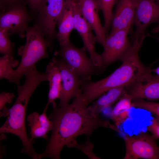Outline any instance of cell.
<instances>
[{
    "mask_svg": "<svg viewBox=\"0 0 159 159\" xmlns=\"http://www.w3.org/2000/svg\"><path fill=\"white\" fill-rule=\"evenodd\" d=\"M74 1L82 15L94 31L97 42L103 46L107 35L99 16L98 11L100 10L97 0H77Z\"/></svg>",
    "mask_w": 159,
    "mask_h": 159,
    "instance_id": "cell-13",
    "label": "cell"
},
{
    "mask_svg": "<svg viewBox=\"0 0 159 159\" xmlns=\"http://www.w3.org/2000/svg\"><path fill=\"white\" fill-rule=\"evenodd\" d=\"M145 38L143 37L132 42L131 48L120 65L110 75L97 81H82L81 94L87 105L111 89L127 87L152 74L150 67L144 65L139 57V51Z\"/></svg>",
    "mask_w": 159,
    "mask_h": 159,
    "instance_id": "cell-2",
    "label": "cell"
},
{
    "mask_svg": "<svg viewBox=\"0 0 159 159\" xmlns=\"http://www.w3.org/2000/svg\"><path fill=\"white\" fill-rule=\"evenodd\" d=\"M131 31L129 29H121L107 36L102 46L104 50L100 54L103 71L109 65L117 61L122 62L132 46L127 37Z\"/></svg>",
    "mask_w": 159,
    "mask_h": 159,
    "instance_id": "cell-7",
    "label": "cell"
},
{
    "mask_svg": "<svg viewBox=\"0 0 159 159\" xmlns=\"http://www.w3.org/2000/svg\"><path fill=\"white\" fill-rule=\"evenodd\" d=\"M67 147L69 148H74L78 149L85 154L90 159H100L94 153V144L88 139L83 144H79L77 143L76 140H74L70 143Z\"/></svg>",
    "mask_w": 159,
    "mask_h": 159,
    "instance_id": "cell-25",
    "label": "cell"
},
{
    "mask_svg": "<svg viewBox=\"0 0 159 159\" xmlns=\"http://www.w3.org/2000/svg\"><path fill=\"white\" fill-rule=\"evenodd\" d=\"M147 128V130L154 138L156 139H159V118L156 117H154Z\"/></svg>",
    "mask_w": 159,
    "mask_h": 159,
    "instance_id": "cell-26",
    "label": "cell"
},
{
    "mask_svg": "<svg viewBox=\"0 0 159 159\" xmlns=\"http://www.w3.org/2000/svg\"><path fill=\"white\" fill-rule=\"evenodd\" d=\"M138 0L117 1L113 13L110 33L125 29L131 31Z\"/></svg>",
    "mask_w": 159,
    "mask_h": 159,
    "instance_id": "cell-14",
    "label": "cell"
},
{
    "mask_svg": "<svg viewBox=\"0 0 159 159\" xmlns=\"http://www.w3.org/2000/svg\"><path fill=\"white\" fill-rule=\"evenodd\" d=\"M14 97L12 93L2 92L0 94V110L5 107L6 104L11 103Z\"/></svg>",
    "mask_w": 159,
    "mask_h": 159,
    "instance_id": "cell-27",
    "label": "cell"
},
{
    "mask_svg": "<svg viewBox=\"0 0 159 159\" xmlns=\"http://www.w3.org/2000/svg\"><path fill=\"white\" fill-rule=\"evenodd\" d=\"M25 44L18 50L21 57L17 68L14 70L7 80L9 82L19 85L21 78L30 68L36 66L40 59L47 58V48L50 44L40 28L36 24L28 27L26 30Z\"/></svg>",
    "mask_w": 159,
    "mask_h": 159,
    "instance_id": "cell-3",
    "label": "cell"
},
{
    "mask_svg": "<svg viewBox=\"0 0 159 159\" xmlns=\"http://www.w3.org/2000/svg\"><path fill=\"white\" fill-rule=\"evenodd\" d=\"M132 101L131 98L126 92L119 99L112 111L111 118L118 131V127L129 117L130 110L132 107Z\"/></svg>",
    "mask_w": 159,
    "mask_h": 159,
    "instance_id": "cell-20",
    "label": "cell"
},
{
    "mask_svg": "<svg viewBox=\"0 0 159 159\" xmlns=\"http://www.w3.org/2000/svg\"><path fill=\"white\" fill-rule=\"evenodd\" d=\"M31 18L22 0L7 8L0 14V30L10 35L16 33L21 38L26 32Z\"/></svg>",
    "mask_w": 159,
    "mask_h": 159,
    "instance_id": "cell-8",
    "label": "cell"
},
{
    "mask_svg": "<svg viewBox=\"0 0 159 159\" xmlns=\"http://www.w3.org/2000/svg\"><path fill=\"white\" fill-rule=\"evenodd\" d=\"M117 1V0H97L99 9L103 14V26L106 34L110 27L113 7Z\"/></svg>",
    "mask_w": 159,
    "mask_h": 159,
    "instance_id": "cell-21",
    "label": "cell"
},
{
    "mask_svg": "<svg viewBox=\"0 0 159 159\" xmlns=\"http://www.w3.org/2000/svg\"><path fill=\"white\" fill-rule=\"evenodd\" d=\"M74 1H76V0H74Z\"/></svg>",
    "mask_w": 159,
    "mask_h": 159,
    "instance_id": "cell-33",
    "label": "cell"
},
{
    "mask_svg": "<svg viewBox=\"0 0 159 159\" xmlns=\"http://www.w3.org/2000/svg\"><path fill=\"white\" fill-rule=\"evenodd\" d=\"M52 61L58 67L61 73L62 87L59 107H61L68 104L69 101L76 96L80 90L82 81L62 59L53 58Z\"/></svg>",
    "mask_w": 159,
    "mask_h": 159,
    "instance_id": "cell-12",
    "label": "cell"
},
{
    "mask_svg": "<svg viewBox=\"0 0 159 159\" xmlns=\"http://www.w3.org/2000/svg\"><path fill=\"white\" fill-rule=\"evenodd\" d=\"M127 87H121L111 89L99 97L91 105L88 107L93 116H97L104 110L110 107L127 92Z\"/></svg>",
    "mask_w": 159,
    "mask_h": 159,
    "instance_id": "cell-18",
    "label": "cell"
},
{
    "mask_svg": "<svg viewBox=\"0 0 159 159\" xmlns=\"http://www.w3.org/2000/svg\"><path fill=\"white\" fill-rule=\"evenodd\" d=\"M30 8L34 11L38 12L42 0H26Z\"/></svg>",
    "mask_w": 159,
    "mask_h": 159,
    "instance_id": "cell-29",
    "label": "cell"
},
{
    "mask_svg": "<svg viewBox=\"0 0 159 159\" xmlns=\"http://www.w3.org/2000/svg\"><path fill=\"white\" fill-rule=\"evenodd\" d=\"M126 93L132 100H159V76L152 74L136 82L127 87Z\"/></svg>",
    "mask_w": 159,
    "mask_h": 159,
    "instance_id": "cell-15",
    "label": "cell"
},
{
    "mask_svg": "<svg viewBox=\"0 0 159 159\" xmlns=\"http://www.w3.org/2000/svg\"><path fill=\"white\" fill-rule=\"evenodd\" d=\"M45 72L48 76L49 90L48 100L46 106L48 107L50 104H52L55 100L60 97L62 87L61 77L58 67L52 61L47 65Z\"/></svg>",
    "mask_w": 159,
    "mask_h": 159,
    "instance_id": "cell-19",
    "label": "cell"
},
{
    "mask_svg": "<svg viewBox=\"0 0 159 159\" xmlns=\"http://www.w3.org/2000/svg\"><path fill=\"white\" fill-rule=\"evenodd\" d=\"M159 32V24L155 27L153 29L152 33H158Z\"/></svg>",
    "mask_w": 159,
    "mask_h": 159,
    "instance_id": "cell-30",
    "label": "cell"
},
{
    "mask_svg": "<svg viewBox=\"0 0 159 159\" xmlns=\"http://www.w3.org/2000/svg\"><path fill=\"white\" fill-rule=\"evenodd\" d=\"M20 0H0L1 11H4L9 6L16 3Z\"/></svg>",
    "mask_w": 159,
    "mask_h": 159,
    "instance_id": "cell-28",
    "label": "cell"
},
{
    "mask_svg": "<svg viewBox=\"0 0 159 159\" xmlns=\"http://www.w3.org/2000/svg\"><path fill=\"white\" fill-rule=\"evenodd\" d=\"M67 0H42L35 24L40 29L52 49L55 28Z\"/></svg>",
    "mask_w": 159,
    "mask_h": 159,
    "instance_id": "cell-6",
    "label": "cell"
},
{
    "mask_svg": "<svg viewBox=\"0 0 159 159\" xmlns=\"http://www.w3.org/2000/svg\"><path fill=\"white\" fill-rule=\"evenodd\" d=\"M73 1L74 29L80 36L83 42V47L88 52L89 57L101 72H103L100 55L96 52L95 49V44L97 42L96 36L93 33L92 28L83 17L76 3Z\"/></svg>",
    "mask_w": 159,
    "mask_h": 159,
    "instance_id": "cell-11",
    "label": "cell"
},
{
    "mask_svg": "<svg viewBox=\"0 0 159 159\" xmlns=\"http://www.w3.org/2000/svg\"><path fill=\"white\" fill-rule=\"evenodd\" d=\"M73 0H67L57 22L58 31L55 38L60 46L69 42V37L74 27Z\"/></svg>",
    "mask_w": 159,
    "mask_h": 159,
    "instance_id": "cell-16",
    "label": "cell"
},
{
    "mask_svg": "<svg viewBox=\"0 0 159 159\" xmlns=\"http://www.w3.org/2000/svg\"><path fill=\"white\" fill-rule=\"evenodd\" d=\"M54 54L58 56L79 76L82 81L91 80L92 76L101 72L87 56L84 48H78L71 42L60 46Z\"/></svg>",
    "mask_w": 159,
    "mask_h": 159,
    "instance_id": "cell-5",
    "label": "cell"
},
{
    "mask_svg": "<svg viewBox=\"0 0 159 159\" xmlns=\"http://www.w3.org/2000/svg\"><path fill=\"white\" fill-rule=\"evenodd\" d=\"M147 36H148L151 37H152L153 38L156 39V40H157L159 42V37L151 35L150 34H149L148 33H147ZM159 61V59H158L157 60V61Z\"/></svg>",
    "mask_w": 159,
    "mask_h": 159,
    "instance_id": "cell-32",
    "label": "cell"
},
{
    "mask_svg": "<svg viewBox=\"0 0 159 159\" xmlns=\"http://www.w3.org/2000/svg\"><path fill=\"white\" fill-rule=\"evenodd\" d=\"M48 107L45 106L41 115L34 112L27 117L28 125L30 129V138L32 140L37 138H42L47 141L49 139L47 134L52 130V123L47 116Z\"/></svg>",
    "mask_w": 159,
    "mask_h": 159,
    "instance_id": "cell-17",
    "label": "cell"
},
{
    "mask_svg": "<svg viewBox=\"0 0 159 159\" xmlns=\"http://www.w3.org/2000/svg\"><path fill=\"white\" fill-rule=\"evenodd\" d=\"M17 94L15 102L9 109L6 120L0 128V133H11L18 137L23 146L21 152L28 154L33 159H37L39 153L33 148V140L27 134L25 124L26 109L31 96L23 91Z\"/></svg>",
    "mask_w": 159,
    "mask_h": 159,
    "instance_id": "cell-4",
    "label": "cell"
},
{
    "mask_svg": "<svg viewBox=\"0 0 159 159\" xmlns=\"http://www.w3.org/2000/svg\"><path fill=\"white\" fill-rule=\"evenodd\" d=\"M151 71L152 72L155 73L156 75L159 76V66L154 69H152Z\"/></svg>",
    "mask_w": 159,
    "mask_h": 159,
    "instance_id": "cell-31",
    "label": "cell"
},
{
    "mask_svg": "<svg viewBox=\"0 0 159 159\" xmlns=\"http://www.w3.org/2000/svg\"><path fill=\"white\" fill-rule=\"evenodd\" d=\"M9 36L6 31L0 30V53L14 57V44L10 41Z\"/></svg>",
    "mask_w": 159,
    "mask_h": 159,
    "instance_id": "cell-24",
    "label": "cell"
},
{
    "mask_svg": "<svg viewBox=\"0 0 159 159\" xmlns=\"http://www.w3.org/2000/svg\"><path fill=\"white\" fill-rule=\"evenodd\" d=\"M159 24V0H138L133 25L136 29L131 37L132 42L145 34L148 27Z\"/></svg>",
    "mask_w": 159,
    "mask_h": 159,
    "instance_id": "cell-10",
    "label": "cell"
},
{
    "mask_svg": "<svg viewBox=\"0 0 159 159\" xmlns=\"http://www.w3.org/2000/svg\"><path fill=\"white\" fill-rule=\"evenodd\" d=\"M19 61L14 57L7 55H4L0 57V79L4 78L7 80L10 74L18 67Z\"/></svg>",
    "mask_w": 159,
    "mask_h": 159,
    "instance_id": "cell-22",
    "label": "cell"
},
{
    "mask_svg": "<svg viewBox=\"0 0 159 159\" xmlns=\"http://www.w3.org/2000/svg\"><path fill=\"white\" fill-rule=\"evenodd\" d=\"M126 152L124 159H159V147L152 135L143 132L124 137Z\"/></svg>",
    "mask_w": 159,
    "mask_h": 159,
    "instance_id": "cell-9",
    "label": "cell"
},
{
    "mask_svg": "<svg viewBox=\"0 0 159 159\" xmlns=\"http://www.w3.org/2000/svg\"><path fill=\"white\" fill-rule=\"evenodd\" d=\"M132 107L146 110L159 118V103L137 99L132 100Z\"/></svg>",
    "mask_w": 159,
    "mask_h": 159,
    "instance_id": "cell-23",
    "label": "cell"
},
{
    "mask_svg": "<svg viewBox=\"0 0 159 159\" xmlns=\"http://www.w3.org/2000/svg\"><path fill=\"white\" fill-rule=\"evenodd\" d=\"M52 105L53 110L48 117L52 123L51 134L45 150L39 154L37 159L46 157L59 159L63 147L76 140L78 136H90L99 127L114 129V125L109 120L91 115L82 97L80 90L70 104L59 107L55 102Z\"/></svg>",
    "mask_w": 159,
    "mask_h": 159,
    "instance_id": "cell-1",
    "label": "cell"
}]
</instances>
